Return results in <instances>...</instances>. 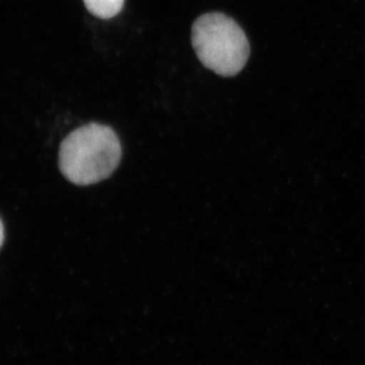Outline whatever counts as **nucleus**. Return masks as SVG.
Masks as SVG:
<instances>
[{
  "label": "nucleus",
  "instance_id": "3",
  "mask_svg": "<svg viewBox=\"0 0 365 365\" xmlns=\"http://www.w3.org/2000/svg\"><path fill=\"white\" fill-rule=\"evenodd\" d=\"M86 9L97 18H114L121 11L124 0H83Z\"/></svg>",
  "mask_w": 365,
  "mask_h": 365
},
{
  "label": "nucleus",
  "instance_id": "4",
  "mask_svg": "<svg viewBox=\"0 0 365 365\" xmlns=\"http://www.w3.org/2000/svg\"><path fill=\"white\" fill-rule=\"evenodd\" d=\"M4 225H2L1 220H0V247H1L2 242H4Z\"/></svg>",
  "mask_w": 365,
  "mask_h": 365
},
{
  "label": "nucleus",
  "instance_id": "2",
  "mask_svg": "<svg viewBox=\"0 0 365 365\" xmlns=\"http://www.w3.org/2000/svg\"><path fill=\"white\" fill-rule=\"evenodd\" d=\"M192 45L203 66L225 78L237 76L250 56L246 34L222 13L205 14L197 19L192 26Z\"/></svg>",
  "mask_w": 365,
  "mask_h": 365
},
{
  "label": "nucleus",
  "instance_id": "1",
  "mask_svg": "<svg viewBox=\"0 0 365 365\" xmlns=\"http://www.w3.org/2000/svg\"><path fill=\"white\" fill-rule=\"evenodd\" d=\"M121 155L116 132L106 125L90 123L72 131L62 141L59 168L68 181L88 186L111 176Z\"/></svg>",
  "mask_w": 365,
  "mask_h": 365
}]
</instances>
